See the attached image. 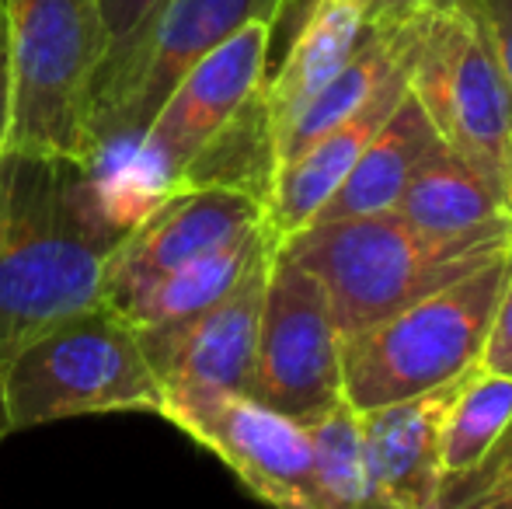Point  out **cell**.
I'll return each mask as SVG.
<instances>
[{"label":"cell","instance_id":"8","mask_svg":"<svg viewBox=\"0 0 512 509\" xmlns=\"http://www.w3.org/2000/svg\"><path fill=\"white\" fill-rule=\"evenodd\" d=\"M157 415L220 457L272 509H321L304 422L220 387H161Z\"/></svg>","mask_w":512,"mask_h":509},{"label":"cell","instance_id":"15","mask_svg":"<svg viewBox=\"0 0 512 509\" xmlns=\"http://www.w3.org/2000/svg\"><path fill=\"white\" fill-rule=\"evenodd\" d=\"M366 7L370 0H310L307 14L297 28L290 53L272 81L262 84L258 102L265 112V126L272 136V161L276 143L293 119L307 109V102L352 60L366 35Z\"/></svg>","mask_w":512,"mask_h":509},{"label":"cell","instance_id":"9","mask_svg":"<svg viewBox=\"0 0 512 509\" xmlns=\"http://www.w3.org/2000/svg\"><path fill=\"white\" fill-rule=\"evenodd\" d=\"M290 4L293 0H168L122 81L91 112L98 161L112 147L133 150L178 81L216 46L255 21L276 25Z\"/></svg>","mask_w":512,"mask_h":509},{"label":"cell","instance_id":"19","mask_svg":"<svg viewBox=\"0 0 512 509\" xmlns=\"http://www.w3.org/2000/svg\"><path fill=\"white\" fill-rule=\"evenodd\" d=\"M269 245H279V241L269 234V227H262V231L220 248V252H209L203 258H196V262L164 272L161 279H154V283H147L143 290H136L133 297L122 307H115V311L126 321H133L136 328L192 318V314L213 307L220 297H227L237 286V279L248 272V265Z\"/></svg>","mask_w":512,"mask_h":509},{"label":"cell","instance_id":"3","mask_svg":"<svg viewBox=\"0 0 512 509\" xmlns=\"http://www.w3.org/2000/svg\"><path fill=\"white\" fill-rule=\"evenodd\" d=\"M7 429L102 412H157L161 381L140 332L112 304H95L49 325L0 363Z\"/></svg>","mask_w":512,"mask_h":509},{"label":"cell","instance_id":"2","mask_svg":"<svg viewBox=\"0 0 512 509\" xmlns=\"http://www.w3.org/2000/svg\"><path fill=\"white\" fill-rule=\"evenodd\" d=\"M279 248L324 286L338 339H349L506 255L512 224L432 234L387 210L314 224Z\"/></svg>","mask_w":512,"mask_h":509},{"label":"cell","instance_id":"12","mask_svg":"<svg viewBox=\"0 0 512 509\" xmlns=\"http://www.w3.org/2000/svg\"><path fill=\"white\" fill-rule=\"evenodd\" d=\"M279 245H269L248 265L237 286L213 307L182 321L136 328L150 370L161 387H220L244 394L255 367L265 283Z\"/></svg>","mask_w":512,"mask_h":509},{"label":"cell","instance_id":"6","mask_svg":"<svg viewBox=\"0 0 512 509\" xmlns=\"http://www.w3.org/2000/svg\"><path fill=\"white\" fill-rule=\"evenodd\" d=\"M408 91L443 147L464 157L502 196V143L512 133V91L495 56L481 0L429 14L408 63Z\"/></svg>","mask_w":512,"mask_h":509},{"label":"cell","instance_id":"18","mask_svg":"<svg viewBox=\"0 0 512 509\" xmlns=\"http://www.w3.org/2000/svg\"><path fill=\"white\" fill-rule=\"evenodd\" d=\"M394 213L432 234H467L512 224L499 192L443 143L418 161Z\"/></svg>","mask_w":512,"mask_h":509},{"label":"cell","instance_id":"16","mask_svg":"<svg viewBox=\"0 0 512 509\" xmlns=\"http://www.w3.org/2000/svg\"><path fill=\"white\" fill-rule=\"evenodd\" d=\"M436 143L443 140H439L436 129L425 119L422 105L411 98V91H405L398 109L380 126V133L370 140V147L359 154V161L352 164V171L338 185L335 196L324 203V210L314 217V224H335V220H356L394 210L411 171L418 168V161Z\"/></svg>","mask_w":512,"mask_h":509},{"label":"cell","instance_id":"5","mask_svg":"<svg viewBox=\"0 0 512 509\" xmlns=\"http://www.w3.org/2000/svg\"><path fill=\"white\" fill-rule=\"evenodd\" d=\"M11 39V154L98 161L91 140L105 35L95 0H4Z\"/></svg>","mask_w":512,"mask_h":509},{"label":"cell","instance_id":"25","mask_svg":"<svg viewBox=\"0 0 512 509\" xmlns=\"http://www.w3.org/2000/svg\"><path fill=\"white\" fill-rule=\"evenodd\" d=\"M450 4H457V0H370V7H366V25L370 28H408Z\"/></svg>","mask_w":512,"mask_h":509},{"label":"cell","instance_id":"4","mask_svg":"<svg viewBox=\"0 0 512 509\" xmlns=\"http://www.w3.org/2000/svg\"><path fill=\"white\" fill-rule=\"evenodd\" d=\"M509 276L512 248L446 290L342 339L345 405L370 412L471 374Z\"/></svg>","mask_w":512,"mask_h":509},{"label":"cell","instance_id":"27","mask_svg":"<svg viewBox=\"0 0 512 509\" xmlns=\"http://www.w3.org/2000/svg\"><path fill=\"white\" fill-rule=\"evenodd\" d=\"M11 39H7V7L0 0V157L7 154V133H11Z\"/></svg>","mask_w":512,"mask_h":509},{"label":"cell","instance_id":"10","mask_svg":"<svg viewBox=\"0 0 512 509\" xmlns=\"http://www.w3.org/2000/svg\"><path fill=\"white\" fill-rule=\"evenodd\" d=\"M272 32L276 25L255 21L216 46L178 81L168 102L143 129L133 147V161L147 189L154 192V203L182 185L185 171L199 161V154L262 91Z\"/></svg>","mask_w":512,"mask_h":509},{"label":"cell","instance_id":"1","mask_svg":"<svg viewBox=\"0 0 512 509\" xmlns=\"http://www.w3.org/2000/svg\"><path fill=\"white\" fill-rule=\"evenodd\" d=\"M129 227L98 164L0 157V363L49 325L102 304L108 258Z\"/></svg>","mask_w":512,"mask_h":509},{"label":"cell","instance_id":"20","mask_svg":"<svg viewBox=\"0 0 512 509\" xmlns=\"http://www.w3.org/2000/svg\"><path fill=\"white\" fill-rule=\"evenodd\" d=\"M512 426V377L474 367L460 381L439 433V485L474 471Z\"/></svg>","mask_w":512,"mask_h":509},{"label":"cell","instance_id":"17","mask_svg":"<svg viewBox=\"0 0 512 509\" xmlns=\"http://www.w3.org/2000/svg\"><path fill=\"white\" fill-rule=\"evenodd\" d=\"M418 32H422V21L408 28H366L363 42H359V49L352 53V60L310 98L307 109L293 119V126L286 129L283 136H279L276 168L283 161H290L293 154H300L304 147H310L317 136L335 129L342 119H349L356 109H363V105L411 60Z\"/></svg>","mask_w":512,"mask_h":509},{"label":"cell","instance_id":"29","mask_svg":"<svg viewBox=\"0 0 512 509\" xmlns=\"http://www.w3.org/2000/svg\"><path fill=\"white\" fill-rule=\"evenodd\" d=\"M7 433H11V429H7V415H4V398H0V440H4Z\"/></svg>","mask_w":512,"mask_h":509},{"label":"cell","instance_id":"21","mask_svg":"<svg viewBox=\"0 0 512 509\" xmlns=\"http://www.w3.org/2000/svg\"><path fill=\"white\" fill-rule=\"evenodd\" d=\"M310 454H314V492L321 509H387L373 489L366 468L359 412L335 405L321 419L307 422Z\"/></svg>","mask_w":512,"mask_h":509},{"label":"cell","instance_id":"23","mask_svg":"<svg viewBox=\"0 0 512 509\" xmlns=\"http://www.w3.org/2000/svg\"><path fill=\"white\" fill-rule=\"evenodd\" d=\"M432 509H512V426L478 468L439 485Z\"/></svg>","mask_w":512,"mask_h":509},{"label":"cell","instance_id":"26","mask_svg":"<svg viewBox=\"0 0 512 509\" xmlns=\"http://www.w3.org/2000/svg\"><path fill=\"white\" fill-rule=\"evenodd\" d=\"M481 11H485L495 56H499V67L512 91V0H481Z\"/></svg>","mask_w":512,"mask_h":509},{"label":"cell","instance_id":"28","mask_svg":"<svg viewBox=\"0 0 512 509\" xmlns=\"http://www.w3.org/2000/svg\"><path fill=\"white\" fill-rule=\"evenodd\" d=\"M499 182H502V206H506L509 220H512V133L502 143V168H499Z\"/></svg>","mask_w":512,"mask_h":509},{"label":"cell","instance_id":"14","mask_svg":"<svg viewBox=\"0 0 512 509\" xmlns=\"http://www.w3.org/2000/svg\"><path fill=\"white\" fill-rule=\"evenodd\" d=\"M467 377V374H464ZM359 412L366 468L387 509H432L439 496V433L460 381Z\"/></svg>","mask_w":512,"mask_h":509},{"label":"cell","instance_id":"11","mask_svg":"<svg viewBox=\"0 0 512 509\" xmlns=\"http://www.w3.org/2000/svg\"><path fill=\"white\" fill-rule=\"evenodd\" d=\"M262 227L265 203L255 192L234 185H182L136 217L119 241L105 269V304L122 307L164 272L220 252Z\"/></svg>","mask_w":512,"mask_h":509},{"label":"cell","instance_id":"7","mask_svg":"<svg viewBox=\"0 0 512 509\" xmlns=\"http://www.w3.org/2000/svg\"><path fill=\"white\" fill-rule=\"evenodd\" d=\"M251 401L297 422H314L342 405V339L324 286L276 248L258 325Z\"/></svg>","mask_w":512,"mask_h":509},{"label":"cell","instance_id":"13","mask_svg":"<svg viewBox=\"0 0 512 509\" xmlns=\"http://www.w3.org/2000/svg\"><path fill=\"white\" fill-rule=\"evenodd\" d=\"M408 63L363 109H356L349 119H342L335 129L317 136L310 147H304L300 154H293L290 161H283L272 171L269 192H265V227H269V234L279 245L314 224V217L338 192V185L345 182V175L359 161V154L370 147L380 126L391 119V112L398 109V102L408 91Z\"/></svg>","mask_w":512,"mask_h":509},{"label":"cell","instance_id":"24","mask_svg":"<svg viewBox=\"0 0 512 509\" xmlns=\"http://www.w3.org/2000/svg\"><path fill=\"white\" fill-rule=\"evenodd\" d=\"M478 367L492 370V374H502V377H512V276L499 297V307H495V314H492V328H488Z\"/></svg>","mask_w":512,"mask_h":509},{"label":"cell","instance_id":"22","mask_svg":"<svg viewBox=\"0 0 512 509\" xmlns=\"http://www.w3.org/2000/svg\"><path fill=\"white\" fill-rule=\"evenodd\" d=\"M164 4H168V0H95L102 35H105V56L95 77V102H91V112H95V105L122 81V74H126L129 63L136 60L143 39H147L150 25H154V18L161 14Z\"/></svg>","mask_w":512,"mask_h":509}]
</instances>
